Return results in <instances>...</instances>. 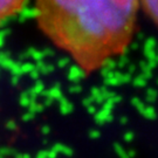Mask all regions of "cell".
<instances>
[{
  "mask_svg": "<svg viewBox=\"0 0 158 158\" xmlns=\"http://www.w3.org/2000/svg\"><path fill=\"white\" fill-rule=\"evenodd\" d=\"M139 0H34L40 31L85 74L124 54Z\"/></svg>",
  "mask_w": 158,
  "mask_h": 158,
  "instance_id": "obj_1",
  "label": "cell"
},
{
  "mask_svg": "<svg viewBox=\"0 0 158 158\" xmlns=\"http://www.w3.org/2000/svg\"><path fill=\"white\" fill-rule=\"evenodd\" d=\"M144 12L158 27V0H139Z\"/></svg>",
  "mask_w": 158,
  "mask_h": 158,
  "instance_id": "obj_3",
  "label": "cell"
},
{
  "mask_svg": "<svg viewBox=\"0 0 158 158\" xmlns=\"http://www.w3.org/2000/svg\"><path fill=\"white\" fill-rule=\"evenodd\" d=\"M25 4L26 0H0V23L19 14Z\"/></svg>",
  "mask_w": 158,
  "mask_h": 158,
  "instance_id": "obj_2",
  "label": "cell"
}]
</instances>
